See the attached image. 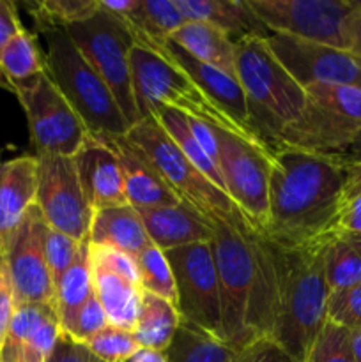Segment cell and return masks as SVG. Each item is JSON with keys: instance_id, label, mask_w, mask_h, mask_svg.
Segmentation results:
<instances>
[{"instance_id": "cell-1", "label": "cell", "mask_w": 361, "mask_h": 362, "mask_svg": "<svg viewBox=\"0 0 361 362\" xmlns=\"http://www.w3.org/2000/svg\"><path fill=\"white\" fill-rule=\"evenodd\" d=\"M271 165L269 221L262 233L285 247L328 235L343 198L345 154L276 148Z\"/></svg>"}, {"instance_id": "cell-2", "label": "cell", "mask_w": 361, "mask_h": 362, "mask_svg": "<svg viewBox=\"0 0 361 362\" xmlns=\"http://www.w3.org/2000/svg\"><path fill=\"white\" fill-rule=\"evenodd\" d=\"M331 237L282 247L278 304L269 341L292 362H304L308 350L328 322V283L324 250Z\"/></svg>"}, {"instance_id": "cell-3", "label": "cell", "mask_w": 361, "mask_h": 362, "mask_svg": "<svg viewBox=\"0 0 361 362\" xmlns=\"http://www.w3.org/2000/svg\"><path fill=\"white\" fill-rule=\"evenodd\" d=\"M236 64L237 81L246 95L248 122L273 152L280 133L306 108V90L262 37L237 42Z\"/></svg>"}, {"instance_id": "cell-4", "label": "cell", "mask_w": 361, "mask_h": 362, "mask_svg": "<svg viewBox=\"0 0 361 362\" xmlns=\"http://www.w3.org/2000/svg\"><path fill=\"white\" fill-rule=\"evenodd\" d=\"M133 92L140 119L149 117L156 106L177 110L191 119L202 120L209 126L222 127L271 154V148L253 133L232 119L219 105H216L184 71L163 57L149 49L133 46L130 53Z\"/></svg>"}, {"instance_id": "cell-5", "label": "cell", "mask_w": 361, "mask_h": 362, "mask_svg": "<svg viewBox=\"0 0 361 362\" xmlns=\"http://www.w3.org/2000/svg\"><path fill=\"white\" fill-rule=\"evenodd\" d=\"M39 34L46 41V74L73 106L88 133L124 136L130 124L119 103L81 55L66 28H42Z\"/></svg>"}, {"instance_id": "cell-6", "label": "cell", "mask_w": 361, "mask_h": 362, "mask_svg": "<svg viewBox=\"0 0 361 362\" xmlns=\"http://www.w3.org/2000/svg\"><path fill=\"white\" fill-rule=\"evenodd\" d=\"M126 138L147 156L179 200L207 219L209 225L225 223L239 232H250L253 228L227 193L191 165L152 117H144L131 126Z\"/></svg>"}, {"instance_id": "cell-7", "label": "cell", "mask_w": 361, "mask_h": 362, "mask_svg": "<svg viewBox=\"0 0 361 362\" xmlns=\"http://www.w3.org/2000/svg\"><path fill=\"white\" fill-rule=\"evenodd\" d=\"M211 230L225 343L234 352L241 354L258 343L251 332V303L255 290L253 253L248 243V232H239L225 223H211Z\"/></svg>"}, {"instance_id": "cell-8", "label": "cell", "mask_w": 361, "mask_h": 362, "mask_svg": "<svg viewBox=\"0 0 361 362\" xmlns=\"http://www.w3.org/2000/svg\"><path fill=\"white\" fill-rule=\"evenodd\" d=\"M66 30L81 55L112 90L130 127L134 126L140 120V113L134 101L130 64L134 39L127 25L99 7L94 14L69 25Z\"/></svg>"}, {"instance_id": "cell-9", "label": "cell", "mask_w": 361, "mask_h": 362, "mask_svg": "<svg viewBox=\"0 0 361 362\" xmlns=\"http://www.w3.org/2000/svg\"><path fill=\"white\" fill-rule=\"evenodd\" d=\"M28 122L30 145L35 156L57 154L73 158L88 131L73 106L66 101L46 73L11 87Z\"/></svg>"}, {"instance_id": "cell-10", "label": "cell", "mask_w": 361, "mask_h": 362, "mask_svg": "<svg viewBox=\"0 0 361 362\" xmlns=\"http://www.w3.org/2000/svg\"><path fill=\"white\" fill-rule=\"evenodd\" d=\"M173 272L180 320L204 329L225 343L222 296L211 243L163 251Z\"/></svg>"}, {"instance_id": "cell-11", "label": "cell", "mask_w": 361, "mask_h": 362, "mask_svg": "<svg viewBox=\"0 0 361 362\" xmlns=\"http://www.w3.org/2000/svg\"><path fill=\"white\" fill-rule=\"evenodd\" d=\"M218 144V166L225 193L255 230L264 232L269 221L271 154L237 134L212 126Z\"/></svg>"}, {"instance_id": "cell-12", "label": "cell", "mask_w": 361, "mask_h": 362, "mask_svg": "<svg viewBox=\"0 0 361 362\" xmlns=\"http://www.w3.org/2000/svg\"><path fill=\"white\" fill-rule=\"evenodd\" d=\"M38 204L50 228L76 240L88 237L94 209L81 187L74 159L69 156L39 154Z\"/></svg>"}, {"instance_id": "cell-13", "label": "cell", "mask_w": 361, "mask_h": 362, "mask_svg": "<svg viewBox=\"0 0 361 362\" xmlns=\"http://www.w3.org/2000/svg\"><path fill=\"white\" fill-rule=\"evenodd\" d=\"M271 34L345 49L343 20L353 0H248Z\"/></svg>"}, {"instance_id": "cell-14", "label": "cell", "mask_w": 361, "mask_h": 362, "mask_svg": "<svg viewBox=\"0 0 361 362\" xmlns=\"http://www.w3.org/2000/svg\"><path fill=\"white\" fill-rule=\"evenodd\" d=\"M48 230L38 204L32 205L18 226L0 260L6 265L16 306L48 304L53 306V281L45 255V235Z\"/></svg>"}, {"instance_id": "cell-15", "label": "cell", "mask_w": 361, "mask_h": 362, "mask_svg": "<svg viewBox=\"0 0 361 362\" xmlns=\"http://www.w3.org/2000/svg\"><path fill=\"white\" fill-rule=\"evenodd\" d=\"M265 42L301 87L321 83L361 88V57L347 49L283 34H271Z\"/></svg>"}, {"instance_id": "cell-16", "label": "cell", "mask_w": 361, "mask_h": 362, "mask_svg": "<svg viewBox=\"0 0 361 362\" xmlns=\"http://www.w3.org/2000/svg\"><path fill=\"white\" fill-rule=\"evenodd\" d=\"M308 98V95H306ZM361 138V127L333 110L308 99L306 108L276 138V148L317 154H347Z\"/></svg>"}, {"instance_id": "cell-17", "label": "cell", "mask_w": 361, "mask_h": 362, "mask_svg": "<svg viewBox=\"0 0 361 362\" xmlns=\"http://www.w3.org/2000/svg\"><path fill=\"white\" fill-rule=\"evenodd\" d=\"M134 46L149 49V52L156 53V55L163 57L165 60L172 62L173 66L179 67L180 71L188 74L216 105L222 106L236 122L246 129L253 131L248 122V105L246 95H244L243 87L239 85L237 78L229 76L223 71L216 69V67L207 66V64L200 62L190 53L184 52L180 46H177L172 41H154V39L147 37H133Z\"/></svg>"}, {"instance_id": "cell-18", "label": "cell", "mask_w": 361, "mask_h": 362, "mask_svg": "<svg viewBox=\"0 0 361 362\" xmlns=\"http://www.w3.org/2000/svg\"><path fill=\"white\" fill-rule=\"evenodd\" d=\"M59 336L55 308L20 304L0 346V362H48Z\"/></svg>"}, {"instance_id": "cell-19", "label": "cell", "mask_w": 361, "mask_h": 362, "mask_svg": "<svg viewBox=\"0 0 361 362\" xmlns=\"http://www.w3.org/2000/svg\"><path fill=\"white\" fill-rule=\"evenodd\" d=\"M73 159L84 193L94 212L127 205L120 163L115 151L99 134L88 133Z\"/></svg>"}, {"instance_id": "cell-20", "label": "cell", "mask_w": 361, "mask_h": 362, "mask_svg": "<svg viewBox=\"0 0 361 362\" xmlns=\"http://www.w3.org/2000/svg\"><path fill=\"white\" fill-rule=\"evenodd\" d=\"M115 151L124 177L127 204L134 209L166 207L180 204L179 197L165 182L147 156L124 136L99 134Z\"/></svg>"}, {"instance_id": "cell-21", "label": "cell", "mask_w": 361, "mask_h": 362, "mask_svg": "<svg viewBox=\"0 0 361 362\" xmlns=\"http://www.w3.org/2000/svg\"><path fill=\"white\" fill-rule=\"evenodd\" d=\"M38 198V158L20 156L0 166V255Z\"/></svg>"}, {"instance_id": "cell-22", "label": "cell", "mask_w": 361, "mask_h": 362, "mask_svg": "<svg viewBox=\"0 0 361 362\" xmlns=\"http://www.w3.org/2000/svg\"><path fill=\"white\" fill-rule=\"evenodd\" d=\"M137 212L151 243L161 251L197 243H211L212 239L207 219L183 202L166 207L137 209Z\"/></svg>"}, {"instance_id": "cell-23", "label": "cell", "mask_w": 361, "mask_h": 362, "mask_svg": "<svg viewBox=\"0 0 361 362\" xmlns=\"http://www.w3.org/2000/svg\"><path fill=\"white\" fill-rule=\"evenodd\" d=\"M186 21H204L225 32L234 42L268 39L271 32L258 20L248 0H176Z\"/></svg>"}, {"instance_id": "cell-24", "label": "cell", "mask_w": 361, "mask_h": 362, "mask_svg": "<svg viewBox=\"0 0 361 362\" xmlns=\"http://www.w3.org/2000/svg\"><path fill=\"white\" fill-rule=\"evenodd\" d=\"M88 240L92 246L113 247L131 257H137L152 244L137 209L130 204L96 211Z\"/></svg>"}, {"instance_id": "cell-25", "label": "cell", "mask_w": 361, "mask_h": 362, "mask_svg": "<svg viewBox=\"0 0 361 362\" xmlns=\"http://www.w3.org/2000/svg\"><path fill=\"white\" fill-rule=\"evenodd\" d=\"M168 41L176 42L200 62L237 78L236 42L219 28L204 21H186L170 35Z\"/></svg>"}, {"instance_id": "cell-26", "label": "cell", "mask_w": 361, "mask_h": 362, "mask_svg": "<svg viewBox=\"0 0 361 362\" xmlns=\"http://www.w3.org/2000/svg\"><path fill=\"white\" fill-rule=\"evenodd\" d=\"M94 292L108 318V325L133 332L142 308L144 290L119 274L92 265Z\"/></svg>"}, {"instance_id": "cell-27", "label": "cell", "mask_w": 361, "mask_h": 362, "mask_svg": "<svg viewBox=\"0 0 361 362\" xmlns=\"http://www.w3.org/2000/svg\"><path fill=\"white\" fill-rule=\"evenodd\" d=\"M53 308H55L59 325L69 320L92 296H94V278H92L91 240L80 243L73 265L62 274V278L53 286Z\"/></svg>"}, {"instance_id": "cell-28", "label": "cell", "mask_w": 361, "mask_h": 362, "mask_svg": "<svg viewBox=\"0 0 361 362\" xmlns=\"http://www.w3.org/2000/svg\"><path fill=\"white\" fill-rule=\"evenodd\" d=\"M180 324L176 306L168 300L144 292L138 320L134 324L133 336L142 350L165 352Z\"/></svg>"}, {"instance_id": "cell-29", "label": "cell", "mask_w": 361, "mask_h": 362, "mask_svg": "<svg viewBox=\"0 0 361 362\" xmlns=\"http://www.w3.org/2000/svg\"><path fill=\"white\" fill-rule=\"evenodd\" d=\"M163 354L166 362H237V354L227 343L183 320Z\"/></svg>"}, {"instance_id": "cell-30", "label": "cell", "mask_w": 361, "mask_h": 362, "mask_svg": "<svg viewBox=\"0 0 361 362\" xmlns=\"http://www.w3.org/2000/svg\"><path fill=\"white\" fill-rule=\"evenodd\" d=\"M42 73H46V62L38 37L23 28L0 52V78L4 88L11 90L13 85L23 83Z\"/></svg>"}, {"instance_id": "cell-31", "label": "cell", "mask_w": 361, "mask_h": 362, "mask_svg": "<svg viewBox=\"0 0 361 362\" xmlns=\"http://www.w3.org/2000/svg\"><path fill=\"white\" fill-rule=\"evenodd\" d=\"M149 117H152V119L166 131V134L172 138L173 144L180 148V152H183L188 159H190L191 165H193L198 172L204 173L216 187H219V189L225 193V182H223L219 168L209 159V156L205 154L204 148L200 147L197 138L193 136V133H191L190 129V122H188V117L184 115V113L177 112V110L166 108V106H156V108L151 110ZM227 197H229V194H227Z\"/></svg>"}, {"instance_id": "cell-32", "label": "cell", "mask_w": 361, "mask_h": 362, "mask_svg": "<svg viewBox=\"0 0 361 362\" xmlns=\"http://www.w3.org/2000/svg\"><path fill=\"white\" fill-rule=\"evenodd\" d=\"M133 37H147L166 41L177 28L186 23V18L177 7L176 0H138L133 13L120 16Z\"/></svg>"}, {"instance_id": "cell-33", "label": "cell", "mask_w": 361, "mask_h": 362, "mask_svg": "<svg viewBox=\"0 0 361 362\" xmlns=\"http://www.w3.org/2000/svg\"><path fill=\"white\" fill-rule=\"evenodd\" d=\"M324 272L329 293L361 285V257L343 237H331L324 250Z\"/></svg>"}, {"instance_id": "cell-34", "label": "cell", "mask_w": 361, "mask_h": 362, "mask_svg": "<svg viewBox=\"0 0 361 362\" xmlns=\"http://www.w3.org/2000/svg\"><path fill=\"white\" fill-rule=\"evenodd\" d=\"M27 9L35 28H66L85 20L99 9V0H38L28 2Z\"/></svg>"}, {"instance_id": "cell-35", "label": "cell", "mask_w": 361, "mask_h": 362, "mask_svg": "<svg viewBox=\"0 0 361 362\" xmlns=\"http://www.w3.org/2000/svg\"><path fill=\"white\" fill-rule=\"evenodd\" d=\"M140 272V286L144 292L168 300L172 306H177V292L173 272L166 260L165 253L154 244H149L140 255L134 257Z\"/></svg>"}, {"instance_id": "cell-36", "label": "cell", "mask_w": 361, "mask_h": 362, "mask_svg": "<svg viewBox=\"0 0 361 362\" xmlns=\"http://www.w3.org/2000/svg\"><path fill=\"white\" fill-rule=\"evenodd\" d=\"M308 99L333 110L361 127V88L347 85H308Z\"/></svg>"}, {"instance_id": "cell-37", "label": "cell", "mask_w": 361, "mask_h": 362, "mask_svg": "<svg viewBox=\"0 0 361 362\" xmlns=\"http://www.w3.org/2000/svg\"><path fill=\"white\" fill-rule=\"evenodd\" d=\"M92 354L103 362H131L142 350L133 332L108 325L85 341Z\"/></svg>"}, {"instance_id": "cell-38", "label": "cell", "mask_w": 361, "mask_h": 362, "mask_svg": "<svg viewBox=\"0 0 361 362\" xmlns=\"http://www.w3.org/2000/svg\"><path fill=\"white\" fill-rule=\"evenodd\" d=\"M304 362H356L350 345V332L333 322H326L308 350Z\"/></svg>"}, {"instance_id": "cell-39", "label": "cell", "mask_w": 361, "mask_h": 362, "mask_svg": "<svg viewBox=\"0 0 361 362\" xmlns=\"http://www.w3.org/2000/svg\"><path fill=\"white\" fill-rule=\"evenodd\" d=\"M105 327H108V318H106L105 311H103L94 292V296L69 320L60 325V332L76 339V341L85 343Z\"/></svg>"}, {"instance_id": "cell-40", "label": "cell", "mask_w": 361, "mask_h": 362, "mask_svg": "<svg viewBox=\"0 0 361 362\" xmlns=\"http://www.w3.org/2000/svg\"><path fill=\"white\" fill-rule=\"evenodd\" d=\"M80 243L81 240L73 239V237L66 235L62 232H57V230L48 226L45 235V255L53 286L62 278L64 272L73 265L78 250H80Z\"/></svg>"}, {"instance_id": "cell-41", "label": "cell", "mask_w": 361, "mask_h": 362, "mask_svg": "<svg viewBox=\"0 0 361 362\" xmlns=\"http://www.w3.org/2000/svg\"><path fill=\"white\" fill-rule=\"evenodd\" d=\"M328 322L349 332L361 331V285L329 293Z\"/></svg>"}, {"instance_id": "cell-42", "label": "cell", "mask_w": 361, "mask_h": 362, "mask_svg": "<svg viewBox=\"0 0 361 362\" xmlns=\"http://www.w3.org/2000/svg\"><path fill=\"white\" fill-rule=\"evenodd\" d=\"M91 258L92 265H96V267H101L105 271L119 274L122 278L140 285V272H138L137 260L131 255L122 253L119 250H113V247L92 246L91 244Z\"/></svg>"}, {"instance_id": "cell-43", "label": "cell", "mask_w": 361, "mask_h": 362, "mask_svg": "<svg viewBox=\"0 0 361 362\" xmlns=\"http://www.w3.org/2000/svg\"><path fill=\"white\" fill-rule=\"evenodd\" d=\"M361 233V193L343 198L329 225V237L356 235Z\"/></svg>"}, {"instance_id": "cell-44", "label": "cell", "mask_w": 361, "mask_h": 362, "mask_svg": "<svg viewBox=\"0 0 361 362\" xmlns=\"http://www.w3.org/2000/svg\"><path fill=\"white\" fill-rule=\"evenodd\" d=\"M48 362H103L88 350L85 343L76 341L60 332Z\"/></svg>"}, {"instance_id": "cell-45", "label": "cell", "mask_w": 361, "mask_h": 362, "mask_svg": "<svg viewBox=\"0 0 361 362\" xmlns=\"http://www.w3.org/2000/svg\"><path fill=\"white\" fill-rule=\"evenodd\" d=\"M14 310H16V300H14L13 286H11L6 265L0 260V346H2L4 338L7 334Z\"/></svg>"}, {"instance_id": "cell-46", "label": "cell", "mask_w": 361, "mask_h": 362, "mask_svg": "<svg viewBox=\"0 0 361 362\" xmlns=\"http://www.w3.org/2000/svg\"><path fill=\"white\" fill-rule=\"evenodd\" d=\"M237 362H292L275 343L262 339L244 352L237 354Z\"/></svg>"}, {"instance_id": "cell-47", "label": "cell", "mask_w": 361, "mask_h": 362, "mask_svg": "<svg viewBox=\"0 0 361 362\" xmlns=\"http://www.w3.org/2000/svg\"><path fill=\"white\" fill-rule=\"evenodd\" d=\"M343 45L347 52L361 57V6L353 0V9L343 20Z\"/></svg>"}, {"instance_id": "cell-48", "label": "cell", "mask_w": 361, "mask_h": 362, "mask_svg": "<svg viewBox=\"0 0 361 362\" xmlns=\"http://www.w3.org/2000/svg\"><path fill=\"white\" fill-rule=\"evenodd\" d=\"M21 30H23V25L18 16L16 4L9 0H0V52Z\"/></svg>"}, {"instance_id": "cell-49", "label": "cell", "mask_w": 361, "mask_h": 362, "mask_svg": "<svg viewBox=\"0 0 361 362\" xmlns=\"http://www.w3.org/2000/svg\"><path fill=\"white\" fill-rule=\"evenodd\" d=\"M188 122H190L191 133H193V136L197 138L200 147L204 148V152L209 156V159L218 166V144H216V136H214V131H212V126L202 122V120L191 119V117H188Z\"/></svg>"}, {"instance_id": "cell-50", "label": "cell", "mask_w": 361, "mask_h": 362, "mask_svg": "<svg viewBox=\"0 0 361 362\" xmlns=\"http://www.w3.org/2000/svg\"><path fill=\"white\" fill-rule=\"evenodd\" d=\"M345 170L347 179L345 187H343V198L361 193V148L350 156L345 154Z\"/></svg>"}, {"instance_id": "cell-51", "label": "cell", "mask_w": 361, "mask_h": 362, "mask_svg": "<svg viewBox=\"0 0 361 362\" xmlns=\"http://www.w3.org/2000/svg\"><path fill=\"white\" fill-rule=\"evenodd\" d=\"M138 6V0H99V7L113 16L120 18L133 13Z\"/></svg>"}, {"instance_id": "cell-52", "label": "cell", "mask_w": 361, "mask_h": 362, "mask_svg": "<svg viewBox=\"0 0 361 362\" xmlns=\"http://www.w3.org/2000/svg\"><path fill=\"white\" fill-rule=\"evenodd\" d=\"M131 362H166L165 354L156 350H140Z\"/></svg>"}, {"instance_id": "cell-53", "label": "cell", "mask_w": 361, "mask_h": 362, "mask_svg": "<svg viewBox=\"0 0 361 362\" xmlns=\"http://www.w3.org/2000/svg\"><path fill=\"white\" fill-rule=\"evenodd\" d=\"M350 345H353L354 357L356 362H361V331L350 332Z\"/></svg>"}, {"instance_id": "cell-54", "label": "cell", "mask_w": 361, "mask_h": 362, "mask_svg": "<svg viewBox=\"0 0 361 362\" xmlns=\"http://www.w3.org/2000/svg\"><path fill=\"white\" fill-rule=\"evenodd\" d=\"M343 239H345L361 257V233H356V235H343Z\"/></svg>"}, {"instance_id": "cell-55", "label": "cell", "mask_w": 361, "mask_h": 362, "mask_svg": "<svg viewBox=\"0 0 361 362\" xmlns=\"http://www.w3.org/2000/svg\"><path fill=\"white\" fill-rule=\"evenodd\" d=\"M0 166H2V151H0Z\"/></svg>"}, {"instance_id": "cell-56", "label": "cell", "mask_w": 361, "mask_h": 362, "mask_svg": "<svg viewBox=\"0 0 361 362\" xmlns=\"http://www.w3.org/2000/svg\"><path fill=\"white\" fill-rule=\"evenodd\" d=\"M0 87H4V83H2V78H0Z\"/></svg>"}, {"instance_id": "cell-57", "label": "cell", "mask_w": 361, "mask_h": 362, "mask_svg": "<svg viewBox=\"0 0 361 362\" xmlns=\"http://www.w3.org/2000/svg\"><path fill=\"white\" fill-rule=\"evenodd\" d=\"M356 2H357V4H360V6H361V0H356Z\"/></svg>"}]
</instances>
